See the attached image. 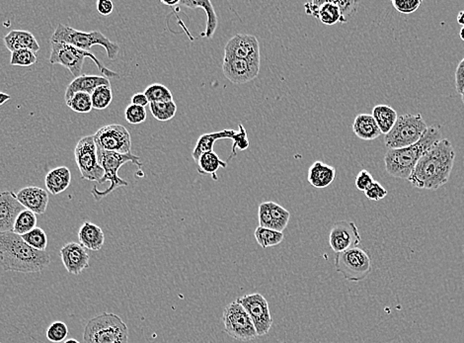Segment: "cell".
Returning a JSON list of instances; mask_svg holds the SVG:
<instances>
[{
  "mask_svg": "<svg viewBox=\"0 0 464 343\" xmlns=\"http://www.w3.org/2000/svg\"><path fill=\"white\" fill-rule=\"evenodd\" d=\"M456 20H458V23L461 27H464V10L458 13Z\"/></svg>",
  "mask_w": 464,
  "mask_h": 343,
  "instance_id": "cell-51",
  "label": "cell"
},
{
  "mask_svg": "<svg viewBox=\"0 0 464 343\" xmlns=\"http://www.w3.org/2000/svg\"><path fill=\"white\" fill-rule=\"evenodd\" d=\"M83 340L84 343H128L129 328L119 315L103 313L87 322Z\"/></svg>",
  "mask_w": 464,
  "mask_h": 343,
  "instance_id": "cell-4",
  "label": "cell"
},
{
  "mask_svg": "<svg viewBox=\"0 0 464 343\" xmlns=\"http://www.w3.org/2000/svg\"><path fill=\"white\" fill-rule=\"evenodd\" d=\"M428 127L421 114H404L384 136L385 146L389 149L412 146L421 140Z\"/></svg>",
  "mask_w": 464,
  "mask_h": 343,
  "instance_id": "cell-8",
  "label": "cell"
},
{
  "mask_svg": "<svg viewBox=\"0 0 464 343\" xmlns=\"http://www.w3.org/2000/svg\"><path fill=\"white\" fill-rule=\"evenodd\" d=\"M64 343H80L78 342V340H75V338H69V340H66V342H64Z\"/></svg>",
  "mask_w": 464,
  "mask_h": 343,
  "instance_id": "cell-53",
  "label": "cell"
},
{
  "mask_svg": "<svg viewBox=\"0 0 464 343\" xmlns=\"http://www.w3.org/2000/svg\"><path fill=\"white\" fill-rule=\"evenodd\" d=\"M11 98L9 94L4 93V92L0 91V106L6 104L7 101L10 100Z\"/></svg>",
  "mask_w": 464,
  "mask_h": 343,
  "instance_id": "cell-50",
  "label": "cell"
},
{
  "mask_svg": "<svg viewBox=\"0 0 464 343\" xmlns=\"http://www.w3.org/2000/svg\"><path fill=\"white\" fill-rule=\"evenodd\" d=\"M259 227L283 232L288 227L290 213L287 209L273 201L263 202L258 210Z\"/></svg>",
  "mask_w": 464,
  "mask_h": 343,
  "instance_id": "cell-17",
  "label": "cell"
},
{
  "mask_svg": "<svg viewBox=\"0 0 464 343\" xmlns=\"http://www.w3.org/2000/svg\"><path fill=\"white\" fill-rule=\"evenodd\" d=\"M97 154H98V160L104 170V176L100 184L109 181L110 186L105 190H98L97 186H94L91 190L92 196L96 201H100L101 199L108 196L116 188L128 186V183L121 177L118 176L120 168L126 163H131L137 165L138 167H142V163H140V156H135L133 154H117L111 153V151H103V149L97 147Z\"/></svg>",
  "mask_w": 464,
  "mask_h": 343,
  "instance_id": "cell-6",
  "label": "cell"
},
{
  "mask_svg": "<svg viewBox=\"0 0 464 343\" xmlns=\"http://www.w3.org/2000/svg\"><path fill=\"white\" fill-rule=\"evenodd\" d=\"M421 0H392V6L401 15H412L421 6Z\"/></svg>",
  "mask_w": 464,
  "mask_h": 343,
  "instance_id": "cell-43",
  "label": "cell"
},
{
  "mask_svg": "<svg viewBox=\"0 0 464 343\" xmlns=\"http://www.w3.org/2000/svg\"><path fill=\"white\" fill-rule=\"evenodd\" d=\"M236 133V131L234 130H223L219 131V132L204 133V135L201 136L197 140L195 149H193V153H192L194 160L197 163L198 158L202 154L214 151V142L216 140L225 139L233 140Z\"/></svg>",
  "mask_w": 464,
  "mask_h": 343,
  "instance_id": "cell-25",
  "label": "cell"
},
{
  "mask_svg": "<svg viewBox=\"0 0 464 343\" xmlns=\"http://www.w3.org/2000/svg\"><path fill=\"white\" fill-rule=\"evenodd\" d=\"M336 177V168L322 161H315L308 169V183L313 187L323 189L331 185Z\"/></svg>",
  "mask_w": 464,
  "mask_h": 343,
  "instance_id": "cell-24",
  "label": "cell"
},
{
  "mask_svg": "<svg viewBox=\"0 0 464 343\" xmlns=\"http://www.w3.org/2000/svg\"><path fill=\"white\" fill-rule=\"evenodd\" d=\"M440 140H442L440 129L435 126L428 127L423 137L416 144L402 149H389L383 158L385 169L396 178L408 180L425 151Z\"/></svg>",
  "mask_w": 464,
  "mask_h": 343,
  "instance_id": "cell-3",
  "label": "cell"
},
{
  "mask_svg": "<svg viewBox=\"0 0 464 343\" xmlns=\"http://www.w3.org/2000/svg\"><path fill=\"white\" fill-rule=\"evenodd\" d=\"M198 172L201 176H212L214 180H219V177L216 176L219 168L226 167L228 163L221 160V158L214 153H205L198 158L197 161Z\"/></svg>",
  "mask_w": 464,
  "mask_h": 343,
  "instance_id": "cell-29",
  "label": "cell"
},
{
  "mask_svg": "<svg viewBox=\"0 0 464 343\" xmlns=\"http://www.w3.org/2000/svg\"><path fill=\"white\" fill-rule=\"evenodd\" d=\"M76 165L83 179L100 183L104 170L98 160L97 147L93 135L85 136L78 140L75 149Z\"/></svg>",
  "mask_w": 464,
  "mask_h": 343,
  "instance_id": "cell-11",
  "label": "cell"
},
{
  "mask_svg": "<svg viewBox=\"0 0 464 343\" xmlns=\"http://www.w3.org/2000/svg\"><path fill=\"white\" fill-rule=\"evenodd\" d=\"M131 104L145 107L149 104V99L145 95V93H136L131 96Z\"/></svg>",
  "mask_w": 464,
  "mask_h": 343,
  "instance_id": "cell-49",
  "label": "cell"
},
{
  "mask_svg": "<svg viewBox=\"0 0 464 343\" xmlns=\"http://www.w3.org/2000/svg\"><path fill=\"white\" fill-rule=\"evenodd\" d=\"M335 268L346 280L350 282H361L371 272V255L360 248L336 253Z\"/></svg>",
  "mask_w": 464,
  "mask_h": 343,
  "instance_id": "cell-9",
  "label": "cell"
},
{
  "mask_svg": "<svg viewBox=\"0 0 464 343\" xmlns=\"http://www.w3.org/2000/svg\"><path fill=\"white\" fill-rule=\"evenodd\" d=\"M19 203L26 210L33 212L34 214L43 215L46 213L48 204V191L36 186H28L18 191L16 194Z\"/></svg>",
  "mask_w": 464,
  "mask_h": 343,
  "instance_id": "cell-20",
  "label": "cell"
},
{
  "mask_svg": "<svg viewBox=\"0 0 464 343\" xmlns=\"http://www.w3.org/2000/svg\"><path fill=\"white\" fill-rule=\"evenodd\" d=\"M101 85H111L110 80L107 77H103V75L102 77H99V75H80V77L75 78L68 84L66 94H64L66 102L73 94L78 93V92H83V93L91 95L97 87L101 86Z\"/></svg>",
  "mask_w": 464,
  "mask_h": 343,
  "instance_id": "cell-22",
  "label": "cell"
},
{
  "mask_svg": "<svg viewBox=\"0 0 464 343\" xmlns=\"http://www.w3.org/2000/svg\"><path fill=\"white\" fill-rule=\"evenodd\" d=\"M71 183V170L66 167L54 168L45 178L46 187L50 194L57 195L68 189Z\"/></svg>",
  "mask_w": 464,
  "mask_h": 343,
  "instance_id": "cell-26",
  "label": "cell"
},
{
  "mask_svg": "<svg viewBox=\"0 0 464 343\" xmlns=\"http://www.w3.org/2000/svg\"><path fill=\"white\" fill-rule=\"evenodd\" d=\"M336 6L340 9L341 15L344 19L348 21V17L354 15L358 10V6H360V2L349 1V0H342V1H335Z\"/></svg>",
  "mask_w": 464,
  "mask_h": 343,
  "instance_id": "cell-45",
  "label": "cell"
},
{
  "mask_svg": "<svg viewBox=\"0 0 464 343\" xmlns=\"http://www.w3.org/2000/svg\"><path fill=\"white\" fill-rule=\"evenodd\" d=\"M68 335V328L66 326V324L62 322H55L48 326L47 329V336L48 340H50V342H62L64 340H66Z\"/></svg>",
  "mask_w": 464,
  "mask_h": 343,
  "instance_id": "cell-40",
  "label": "cell"
},
{
  "mask_svg": "<svg viewBox=\"0 0 464 343\" xmlns=\"http://www.w3.org/2000/svg\"><path fill=\"white\" fill-rule=\"evenodd\" d=\"M461 100H463V102L464 103V92L463 94H461Z\"/></svg>",
  "mask_w": 464,
  "mask_h": 343,
  "instance_id": "cell-55",
  "label": "cell"
},
{
  "mask_svg": "<svg viewBox=\"0 0 464 343\" xmlns=\"http://www.w3.org/2000/svg\"><path fill=\"white\" fill-rule=\"evenodd\" d=\"M144 93L147 96V98L149 99V103L173 101L172 92L163 84H151L147 87Z\"/></svg>",
  "mask_w": 464,
  "mask_h": 343,
  "instance_id": "cell-38",
  "label": "cell"
},
{
  "mask_svg": "<svg viewBox=\"0 0 464 343\" xmlns=\"http://www.w3.org/2000/svg\"><path fill=\"white\" fill-rule=\"evenodd\" d=\"M180 4L188 8H202L203 10L205 11V13H207V27H205L204 33L201 34V37L211 39L214 36V32H216V27H218V17H216V11H214L212 2L210 0H185V1H180Z\"/></svg>",
  "mask_w": 464,
  "mask_h": 343,
  "instance_id": "cell-28",
  "label": "cell"
},
{
  "mask_svg": "<svg viewBox=\"0 0 464 343\" xmlns=\"http://www.w3.org/2000/svg\"><path fill=\"white\" fill-rule=\"evenodd\" d=\"M252 319L258 336L266 335L273 326L269 304L259 293L247 294L236 300Z\"/></svg>",
  "mask_w": 464,
  "mask_h": 343,
  "instance_id": "cell-13",
  "label": "cell"
},
{
  "mask_svg": "<svg viewBox=\"0 0 464 343\" xmlns=\"http://www.w3.org/2000/svg\"><path fill=\"white\" fill-rule=\"evenodd\" d=\"M37 228V216L33 212L24 210L21 212L14 223L13 232L19 236L27 234Z\"/></svg>",
  "mask_w": 464,
  "mask_h": 343,
  "instance_id": "cell-34",
  "label": "cell"
},
{
  "mask_svg": "<svg viewBox=\"0 0 464 343\" xmlns=\"http://www.w3.org/2000/svg\"><path fill=\"white\" fill-rule=\"evenodd\" d=\"M364 194L371 201H380L387 196V190L378 181L371 184V186L364 191Z\"/></svg>",
  "mask_w": 464,
  "mask_h": 343,
  "instance_id": "cell-44",
  "label": "cell"
},
{
  "mask_svg": "<svg viewBox=\"0 0 464 343\" xmlns=\"http://www.w3.org/2000/svg\"><path fill=\"white\" fill-rule=\"evenodd\" d=\"M223 322L225 333L234 340L251 342L258 336L252 319L237 301L226 306Z\"/></svg>",
  "mask_w": 464,
  "mask_h": 343,
  "instance_id": "cell-10",
  "label": "cell"
},
{
  "mask_svg": "<svg viewBox=\"0 0 464 343\" xmlns=\"http://www.w3.org/2000/svg\"><path fill=\"white\" fill-rule=\"evenodd\" d=\"M4 45L11 53L18 50H30L34 53L40 50L36 37L29 31L12 30L3 39Z\"/></svg>",
  "mask_w": 464,
  "mask_h": 343,
  "instance_id": "cell-21",
  "label": "cell"
},
{
  "mask_svg": "<svg viewBox=\"0 0 464 343\" xmlns=\"http://www.w3.org/2000/svg\"><path fill=\"white\" fill-rule=\"evenodd\" d=\"M24 210L12 191L0 192V234L13 232L16 218Z\"/></svg>",
  "mask_w": 464,
  "mask_h": 343,
  "instance_id": "cell-19",
  "label": "cell"
},
{
  "mask_svg": "<svg viewBox=\"0 0 464 343\" xmlns=\"http://www.w3.org/2000/svg\"><path fill=\"white\" fill-rule=\"evenodd\" d=\"M37 54L30 50H18L11 53V66H31L37 63Z\"/></svg>",
  "mask_w": 464,
  "mask_h": 343,
  "instance_id": "cell-39",
  "label": "cell"
},
{
  "mask_svg": "<svg viewBox=\"0 0 464 343\" xmlns=\"http://www.w3.org/2000/svg\"><path fill=\"white\" fill-rule=\"evenodd\" d=\"M61 259L66 271L73 275H80L89 267V253L84 246L75 241L62 246Z\"/></svg>",
  "mask_w": 464,
  "mask_h": 343,
  "instance_id": "cell-18",
  "label": "cell"
},
{
  "mask_svg": "<svg viewBox=\"0 0 464 343\" xmlns=\"http://www.w3.org/2000/svg\"><path fill=\"white\" fill-rule=\"evenodd\" d=\"M0 343H1V342H0Z\"/></svg>",
  "mask_w": 464,
  "mask_h": 343,
  "instance_id": "cell-56",
  "label": "cell"
},
{
  "mask_svg": "<svg viewBox=\"0 0 464 343\" xmlns=\"http://www.w3.org/2000/svg\"><path fill=\"white\" fill-rule=\"evenodd\" d=\"M223 59H246L260 63L259 41L253 35L236 34L226 44Z\"/></svg>",
  "mask_w": 464,
  "mask_h": 343,
  "instance_id": "cell-14",
  "label": "cell"
},
{
  "mask_svg": "<svg viewBox=\"0 0 464 343\" xmlns=\"http://www.w3.org/2000/svg\"><path fill=\"white\" fill-rule=\"evenodd\" d=\"M98 149L117 154H131V133L119 124L104 126L93 135Z\"/></svg>",
  "mask_w": 464,
  "mask_h": 343,
  "instance_id": "cell-12",
  "label": "cell"
},
{
  "mask_svg": "<svg viewBox=\"0 0 464 343\" xmlns=\"http://www.w3.org/2000/svg\"><path fill=\"white\" fill-rule=\"evenodd\" d=\"M124 117H126L128 123L131 124V125H138V124L144 123L147 120V111H145V107L131 104L126 108Z\"/></svg>",
  "mask_w": 464,
  "mask_h": 343,
  "instance_id": "cell-41",
  "label": "cell"
},
{
  "mask_svg": "<svg viewBox=\"0 0 464 343\" xmlns=\"http://www.w3.org/2000/svg\"><path fill=\"white\" fill-rule=\"evenodd\" d=\"M254 236H255L256 241L259 243L261 248H263L279 245L285 239L283 232L262 227H258L255 230Z\"/></svg>",
  "mask_w": 464,
  "mask_h": 343,
  "instance_id": "cell-32",
  "label": "cell"
},
{
  "mask_svg": "<svg viewBox=\"0 0 464 343\" xmlns=\"http://www.w3.org/2000/svg\"><path fill=\"white\" fill-rule=\"evenodd\" d=\"M373 183H375V179H373V176L369 174L368 170L362 169L355 178V187L358 188V190L364 192Z\"/></svg>",
  "mask_w": 464,
  "mask_h": 343,
  "instance_id": "cell-46",
  "label": "cell"
},
{
  "mask_svg": "<svg viewBox=\"0 0 464 343\" xmlns=\"http://www.w3.org/2000/svg\"><path fill=\"white\" fill-rule=\"evenodd\" d=\"M239 130L237 132L236 136H235L234 140H233V146L232 149V154L228 156V160H232L233 156H236V149H239L240 151H245L246 149L249 147V140L247 138V132L245 128H244L242 124H239Z\"/></svg>",
  "mask_w": 464,
  "mask_h": 343,
  "instance_id": "cell-42",
  "label": "cell"
},
{
  "mask_svg": "<svg viewBox=\"0 0 464 343\" xmlns=\"http://www.w3.org/2000/svg\"><path fill=\"white\" fill-rule=\"evenodd\" d=\"M353 131L359 139L373 140L382 135L371 114H360L353 123Z\"/></svg>",
  "mask_w": 464,
  "mask_h": 343,
  "instance_id": "cell-27",
  "label": "cell"
},
{
  "mask_svg": "<svg viewBox=\"0 0 464 343\" xmlns=\"http://www.w3.org/2000/svg\"><path fill=\"white\" fill-rule=\"evenodd\" d=\"M361 241V234L354 222L339 221L332 225L329 234V245L335 253L358 248Z\"/></svg>",
  "mask_w": 464,
  "mask_h": 343,
  "instance_id": "cell-15",
  "label": "cell"
},
{
  "mask_svg": "<svg viewBox=\"0 0 464 343\" xmlns=\"http://www.w3.org/2000/svg\"><path fill=\"white\" fill-rule=\"evenodd\" d=\"M87 57H89L95 63L99 71L103 73V77H107L108 80L120 77L117 73L104 66L103 64H101L100 61L91 52L78 49L75 46L68 45V44L52 43L50 63L61 64V66L68 68L75 78L82 75L83 64H84L85 59H87Z\"/></svg>",
  "mask_w": 464,
  "mask_h": 343,
  "instance_id": "cell-7",
  "label": "cell"
},
{
  "mask_svg": "<svg viewBox=\"0 0 464 343\" xmlns=\"http://www.w3.org/2000/svg\"><path fill=\"white\" fill-rule=\"evenodd\" d=\"M50 43L68 44L86 52H90L93 46H102L111 59H116L120 50V46L112 42L101 31L83 32L64 24L57 25Z\"/></svg>",
  "mask_w": 464,
  "mask_h": 343,
  "instance_id": "cell-5",
  "label": "cell"
},
{
  "mask_svg": "<svg viewBox=\"0 0 464 343\" xmlns=\"http://www.w3.org/2000/svg\"><path fill=\"white\" fill-rule=\"evenodd\" d=\"M322 3V0H316V1L306 2V3L304 4V10H306V15L317 18L318 11H319Z\"/></svg>",
  "mask_w": 464,
  "mask_h": 343,
  "instance_id": "cell-48",
  "label": "cell"
},
{
  "mask_svg": "<svg viewBox=\"0 0 464 343\" xmlns=\"http://www.w3.org/2000/svg\"><path fill=\"white\" fill-rule=\"evenodd\" d=\"M50 263V253L35 250L19 234L13 232L0 234V266L4 271L38 273Z\"/></svg>",
  "mask_w": 464,
  "mask_h": 343,
  "instance_id": "cell-2",
  "label": "cell"
},
{
  "mask_svg": "<svg viewBox=\"0 0 464 343\" xmlns=\"http://www.w3.org/2000/svg\"><path fill=\"white\" fill-rule=\"evenodd\" d=\"M317 19H319L323 24L328 25V26H332L337 23L344 24V23L347 22L344 19L340 9L336 6L335 1H329V0L323 1L319 11H318Z\"/></svg>",
  "mask_w": 464,
  "mask_h": 343,
  "instance_id": "cell-31",
  "label": "cell"
},
{
  "mask_svg": "<svg viewBox=\"0 0 464 343\" xmlns=\"http://www.w3.org/2000/svg\"><path fill=\"white\" fill-rule=\"evenodd\" d=\"M96 6L98 12L103 16H109L114 11V3L111 0H99Z\"/></svg>",
  "mask_w": 464,
  "mask_h": 343,
  "instance_id": "cell-47",
  "label": "cell"
},
{
  "mask_svg": "<svg viewBox=\"0 0 464 343\" xmlns=\"http://www.w3.org/2000/svg\"><path fill=\"white\" fill-rule=\"evenodd\" d=\"M373 117L382 133H389L396 125L398 115L393 108L387 105H376L373 109Z\"/></svg>",
  "mask_w": 464,
  "mask_h": 343,
  "instance_id": "cell-30",
  "label": "cell"
},
{
  "mask_svg": "<svg viewBox=\"0 0 464 343\" xmlns=\"http://www.w3.org/2000/svg\"><path fill=\"white\" fill-rule=\"evenodd\" d=\"M459 36H461V40L464 42V27H461V32H459Z\"/></svg>",
  "mask_w": 464,
  "mask_h": 343,
  "instance_id": "cell-54",
  "label": "cell"
},
{
  "mask_svg": "<svg viewBox=\"0 0 464 343\" xmlns=\"http://www.w3.org/2000/svg\"><path fill=\"white\" fill-rule=\"evenodd\" d=\"M149 109H151L152 116L157 121L166 122L174 118L177 113V105L174 100L151 102L149 103Z\"/></svg>",
  "mask_w": 464,
  "mask_h": 343,
  "instance_id": "cell-33",
  "label": "cell"
},
{
  "mask_svg": "<svg viewBox=\"0 0 464 343\" xmlns=\"http://www.w3.org/2000/svg\"><path fill=\"white\" fill-rule=\"evenodd\" d=\"M66 103L73 111L80 113V114H86V113L91 112V110L93 109L91 95L83 93V92L73 94Z\"/></svg>",
  "mask_w": 464,
  "mask_h": 343,
  "instance_id": "cell-36",
  "label": "cell"
},
{
  "mask_svg": "<svg viewBox=\"0 0 464 343\" xmlns=\"http://www.w3.org/2000/svg\"><path fill=\"white\" fill-rule=\"evenodd\" d=\"M80 243L86 250L98 252L105 243V234L99 225L91 222H84L78 231Z\"/></svg>",
  "mask_w": 464,
  "mask_h": 343,
  "instance_id": "cell-23",
  "label": "cell"
},
{
  "mask_svg": "<svg viewBox=\"0 0 464 343\" xmlns=\"http://www.w3.org/2000/svg\"><path fill=\"white\" fill-rule=\"evenodd\" d=\"M92 107L95 110H104L112 103L113 92L111 85H101L91 94Z\"/></svg>",
  "mask_w": 464,
  "mask_h": 343,
  "instance_id": "cell-35",
  "label": "cell"
},
{
  "mask_svg": "<svg viewBox=\"0 0 464 343\" xmlns=\"http://www.w3.org/2000/svg\"><path fill=\"white\" fill-rule=\"evenodd\" d=\"M223 71L232 84H247L259 75L260 63L246 59H223Z\"/></svg>",
  "mask_w": 464,
  "mask_h": 343,
  "instance_id": "cell-16",
  "label": "cell"
},
{
  "mask_svg": "<svg viewBox=\"0 0 464 343\" xmlns=\"http://www.w3.org/2000/svg\"><path fill=\"white\" fill-rule=\"evenodd\" d=\"M454 160L456 151L451 140H438L425 151L408 181L419 189L437 190L449 183Z\"/></svg>",
  "mask_w": 464,
  "mask_h": 343,
  "instance_id": "cell-1",
  "label": "cell"
},
{
  "mask_svg": "<svg viewBox=\"0 0 464 343\" xmlns=\"http://www.w3.org/2000/svg\"><path fill=\"white\" fill-rule=\"evenodd\" d=\"M161 3L164 4V6H174L180 4V1L179 0H175V1H164V0H161Z\"/></svg>",
  "mask_w": 464,
  "mask_h": 343,
  "instance_id": "cell-52",
  "label": "cell"
},
{
  "mask_svg": "<svg viewBox=\"0 0 464 343\" xmlns=\"http://www.w3.org/2000/svg\"><path fill=\"white\" fill-rule=\"evenodd\" d=\"M21 237L27 245L32 246L35 250H40V252H46V250H47V234L41 228H35L31 232Z\"/></svg>",
  "mask_w": 464,
  "mask_h": 343,
  "instance_id": "cell-37",
  "label": "cell"
}]
</instances>
